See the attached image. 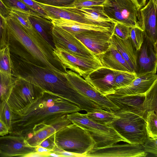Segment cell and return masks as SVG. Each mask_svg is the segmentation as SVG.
Returning <instances> with one entry per match:
<instances>
[{
	"mask_svg": "<svg viewBox=\"0 0 157 157\" xmlns=\"http://www.w3.org/2000/svg\"><path fill=\"white\" fill-rule=\"evenodd\" d=\"M9 133V129L0 118V136H3Z\"/></svg>",
	"mask_w": 157,
	"mask_h": 157,
	"instance_id": "obj_44",
	"label": "cell"
},
{
	"mask_svg": "<svg viewBox=\"0 0 157 157\" xmlns=\"http://www.w3.org/2000/svg\"><path fill=\"white\" fill-rule=\"evenodd\" d=\"M48 157L52 156V157H61V156L57 153H56L51 152H50L48 154Z\"/></svg>",
	"mask_w": 157,
	"mask_h": 157,
	"instance_id": "obj_49",
	"label": "cell"
},
{
	"mask_svg": "<svg viewBox=\"0 0 157 157\" xmlns=\"http://www.w3.org/2000/svg\"><path fill=\"white\" fill-rule=\"evenodd\" d=\"M102 5L105 13L114 22L131 28L138 27V10L131 0H105Z\"/></svg>",
	"mask_w": 157,
	"mask_h": 157,
	"instance_id": "obj_9",
	"label": "cell"
},
{
	"mask_svg": "<svg viewBox=\"0 0 157 157\" xmlns=\"http://www.w3.org/2000/svg\"><path fill=\"white\" fill-rule=\"evenodd\" d=\"M105 0H75L69 7L80 8L102 5Z\"/></svg>",
	"mask_w": 157,
	"mask_h": 157,
	"instance_id": "obj_37",
	"label": "cell"
},
{
	"mask_svg": "<svg viewBox=\"0 0 157 157\" xmlns=\"http://www.w3.org/2000/svg\"><path fill=\"white\" fill-rule=\"evenodd\" d=\"M72 8L84 18L94 24L114 29L115 22L106 15L102 5Z\"/></svg>",
	"mask_w": 157,
	"mask_h": 157,
	"instance_id": "obj_25",
	"label": "cell"
},
{
	"mask_svg": "<svg viewBox=\"0 0 157 157\" xmlns=\"http://www.w3.org/2000/svg\"><path fill=\"white\" fill-rule=\"evenodd\" d=\"M52 152L58 154L61 157H80L78 155L67 151L59 150Z\"/></svg>",
	"mask_w": 157,
	"mask_h": 157,
	"instance_id": "obj_45",
	"label": "cell"
},
{
	"mask_svg": "<svg viewBox=\"0 0 157 157\" xmlns=\"http://www.w3.org/2000/svg\"><path fill=\"white\" fill-rule=\"evenodd\" d=\"M12 74L17 78L29 81L46 92L66 99L87 113L103 109L97 103L72 87L65 73L56 72L48 68L35 64L15 56L12 59Z\"/></svg>",
	"mask_w": 157,
	"mask_h": 157,
	"instance_id": "obj_1",
	"label": "cell"
},
{
	"mask_svg": "<svg viewBox=\"0 0 157 157\" xmlns=\"http://www.w3.org/2000/svg\"><path fill=\"white\" fill-rule=\"evenodd\" d=\"M17 79V78L12 74L0 71V117Z\"/></svg>",
	"mask_w": 157,
	"mask_h": 157,
	"instance_id": "obj_27",
	"label": "cell"
},
{
	"mask_svg": "<svg viewBox=\"0 0 157 157\" xmlns=\"http://www.w3.org/2000/svg\"><path fill=\"white\" fill-rule=\"evenodd\" d=\"M39 146L53 151L56 147L54 142V134L51 135L43 140Z\"/></svg>",
	"mask_w": 157,
	"mask_h": 157,
	"instance_id": "obj_42",
	"label": "cell"
},
{
	"mask_svg": "<svg viewBox=\"0 0 157 157\" xmlns=\"http://www.w3.org/2000/svg\"><path fill=\"white\" fill-rule=\"evenodd\" d=\"M157 0H149L147 4L138 10L137 23L145 36L154 43H157L156 15Z\"/></svg>",
	"mask_w": 157,
	"mask_h": 157,
	"instance_id": "obj_15",
	"label": "cell"
},
{
	"mask_svg": "<svg viewBox=\"0 0 157 157\" xmlns=\"http://www.w3.org/2000/svg\"><path fill=\"white\" fill-rule=\"evenodd\" d=\"M51 21L54 26L65 29L73 35L91 30L109 31L113 33V29L95 24H87L63 18L52 19Z\"/></svg>",
	"mask_w": 157,
	"mask_h": 157,
	"instance_id": "obj_23",
	"label": "cell"
},
{
	"mask_svg": "<svg viewBox=\"0 0 157 157\" xmlns=\"http://www.w3.org/2000/svg\"><path fill=\"white\" fill-rule=\"evenodd\" d=\"M7 27L6 44L10 52L26 61L56 72H61L63 65L55 55L40 47L24 30L16 17L11 14L5 19Z\"/></svg>",
	"mask_w": 157,
	"mask_h": 157,
	"instance_id": "obj_3",
	"label": "cell"
},
{
	"mask_svg": "<svg viewBox=\"0 0 157 157\" xmlns=\"http://www.w3.org/2000/svg\"><path fill=\"white\" fill-rule=\"evenodd\" d=\"M42 92L39 87L30 82L17 78L7 103L13 113L21 114Z\"/></svg>",
	"mask_w": 157,
	"mask_h": 157,
	"instance_id": "obj_7",
	"label": "cell"
},
{
	"mask_svg": "<svg viewBox=\"0 0 157 157\" xmlns=\"http://www.w3.org/2000/svg\"><path fill=\"white\" fill-rule=\"evenodd\" d=\"M0 71L8 74H12L10 52L7 45L0 48Z\"/></svg>",
	"mask_w": 157,
	"mask_h": 157,
	"instance_id": "obj_31",
	"label": "cell"
},
{
	"mask_svg": "<svg viewBox=\"0 0 157 157\" xmlns=\"http://www.w3.org/2000/svg\"><path fill=\"white\" fill-rule=\"evenodd\" d=\"M146 129L148 137L157 138V117L153 111H148L146 116Z\"/></svg>",
	"mask_w": 157,
	"mask_h": 157,
	"instance_id": "obj_32",
	"label": "cell"
},
{
	"mask_svg": "<svg viewBox=\"0 0 157 157\" xmlns=\"http://www.w3.org/2000/svg\"><path fill=\"white\" fill-rule=\"evenodd\" d=\"M66 117L72 123L82 127L89 132L95 142L94 147H106L121 141L128 143L110 124L97 123L88 117L86 114L79 112L68 114Z\"/></svg>",
	"mask_w": 157,
	"mask_h": 157,
	"instance_id": "obj_6",
	"label": "cell"
},
{
	"mask_svg": "<svg viewBox=\"0 0 157 157\" xmlns=\"http://www.w3.org/2000/svg\"><path fill=\"white\" fill-rule=\"evenodd\" d=\"M110 42L115 47L133 72L136 74L137 51L130 37L123 40L112 34Z\"/></svg>",
	"mask_w": 157,
	"mask_h": 157,
	"instance_id": "obj_22",
	"label": "cell"
},
{
	"mask_svg": "<svg viewBox=\"0 0 157 157\" xmlns=\"http://www.w3.org/2000/svg\"><path fill=\"white\" fill-rule=\"evenodd\" d=\"M145 94L123 95L113 94L105 96L120 109L139 114L146 118L143 107Z\"/></svg>",
	"mask_w": 157,
	"mask_h": 157,
	"instance_id": "obj_18",
	"label": "cell"
},
{
	"mask_svg": "<svg viewBox=\"0 0 157 157\" xmlns=\"http://www.w3.org/2000/svg\"><path fill=\"white\" fill-rule=\"evenodd\" d=\"M112 33L109 31L91 30L73 35L95 56L109 48Z\"/></svg>",
	"mask_w": 157,
	"mask_h": 157,
	"instance_id": "obj_13",
	"label": "cell"
},
{
	"mask_svg": "<svg viewBox=\"0 0 157 157\" xmlns=\"http://www.w3.org/2000/svg\"><path fill=\"white\" fill-rule=\"evenodd\" d=\"M95 56L104 67L134 73L115 47L111 44L107 51Z\"/></svg>",
	"mask_w": 157,
	"mask_h": 157,
	"instance_id": "obj_21",
	"label": "cell"
},
{
	"mask_svg": "<svg viewBox=\"0 0 157 157\" xmlns=\"http://www.w3.org/2000/svg\"><path fill=\"white\" fill-rule=\"evenodd\" d=\"M131 0L135 6L138 11L145 6L147 1V0Z\"/></svg>",
	"mask_w": 157,
	"mask_h": 157,
	"instance_id": "obj_46",
	"label": "cell"
},
{
	"mask_svg": "<svg viewBox=\"0 0 157 157\" xmlns=\"http://www.w3.org/2000/svg\"><path fill=\"white\" fill-rule=\"evenodd\" d=\"M65 76L69 84L78 92L94 101L103 109L111 112L119 109L105 96L101 95L83 77L70 70H67Z\"/></svg>",
	"mask_w": 157,
	"mask_h": 157,
	"instance_id": "obj_10",
	"label": "cell"
},
{
	"mask_svg": "<svg viewBox=\"0 0 157 157\" xmlns=\"http://www.w3.org/2000/svg\"><path fill=\"white\" fill-rule=\"evenodd\" d=\"M119 117L110 124L129 144L143 145L148 137L145 117L130 111L119 109L113 112Z\"/></svg>",
	"mask_w": 157,
	"mask_h": 157,
	"instance_id": "obj_5",
	"label": "cell"
},
{
	"mask_svg": "<svg viewBox=\"0 0 157 157\" xmlns=\"http://www.w3.org/2000/svg\"><path fill=\"white\" fill-rule=\"evenodd\" d=\"M137 75L153 72L156 73L157 43H154L144 36L143 43L137 56Z\"/></svg>",
	"mask_w": 157,
	"mask_h": 157,
	"instance_id": "obj_16",
	"label": "cell"
},
{
	"mask_svg": "<svg viewBox=\"0 0 157 157\" xmlns=\"http://www.w3.org/2000/svg\"><path fill=\"white\" fill-rule=\"evenodd\" d=\"M52 37L55 48H61L78 55L95 56L74 35L60 28L54 26L52 32Z\"/></svg>",
	"mask_w": 157,
	"mask_h": 157,
	"instance_id": "obj_12",
	"label": "cell"
},
{
	"mask_svg": "<svg viewBox=\"0 0 157 157\" xmlns=\"http://www.w3.org/2000/svg\"><path fill=\"white\" fill-rule=\"evenodd\" d=\"M31 9L39 15L40 16L49 20L47 14L36 2L33 0H21Z\"/></svg>",
	"mask_w": 157,
	"mask_h": 157,
	"instance_id": "obj_39",
	"label": "cell"
},
{
	"mask_svg": "<svg viewBox=\"0 0 157 157\" xmlns=\"http://www.w3.org/2000/svg\"><path fill=\"white\" fill-rule=\"evenodd\" d=\"M54 142L57 150L71 152L80 157H85L95 145L87 130L73 123L54 133Z\"/></svg>",
	"mask_w": 157,
	"mask_h": 157,
	"instance_id": "obj_4",
	"label": "cell"
},
{
	"mask_svg": "<svg viewBox=\"0 0 157 157\" xmlns=\"http://www.w3.org/2000/svg\"><path fill=\"white\" fill-rule=\"evenodd\" d=\"M71 123V121L66 117L56 120L28 135L25 137V140L29 145L36 147L48 136Z\"/></svg>",
	"mask_w": 157,
	"mask_h": 157,
	"instance_id": "obj_20",
	"label": "cell"
},
{
	"mask_svg": "<svg viewBox=\"0 0 157 157\" xmlns=\"http://www.w3.org/2000/svg\"><path fill=\"white\" fill-rule=\"evenodd\" d=\"M137 75L136 78L129 85L117 90L114 94L123 95L145 94L157 81L155 73L150 72Z\"/></svg>",
	"mask_w": 157,
	"mask_h": 157,
	"instance_id": "obj_19",
	"label": "cell"
},
{
	"mask_svg": "<svg viewBox=\"0 0 157 157\" xmlns=\"http://www.w3.org/2000/svg\"><path fill=\"white\" fill-rule=\"evenodd\" d=\"M28 18L38 33L48 43L54 48L52 46V30L54 25L52 21L40 16L30 14Z\"/></svg>",
	"mask_w": 157,
	"mask_h": 157,
	"instance_id": "obj_26",
	"label": "cell"
},
{
	"mask_svg": "<svg viewBox=\"0 0 157 157\" xmlns=\"http://www.w3.org/2000/svg\"><path fill=\"white\" fill-rule=\"evenodd\" d=\"M35 151H36L39 153L47 154L48 156V154L52 151L50 150L40 146H38L36 147Z\"/></svg>",
	"mask_w": 157,
	"mask_h": 157,
	"instance_id": "obj_47",
	"label": "cell"
},
{
	"mask_svg": "<svg viewBox=\"0 0 157 157\" xmlns=\"http://www.w3.org/2000/svg\"><path fill=\"white\" fill-rule=\"evenodd\" d=\"M131 28L123 24L115 22L112 34L123 40L130 37Z\"/></svg>",
	"mask_w": 157,
	"mask_h": 157,
	"instance_id": "obj_35",
	"label": "cell"
},
{
	"mask_svg": "<svg viewBox=\"0 0 157 157\" xmlns=\"http://www.w3.org/2000/svg\"><path fill=\"white\" fill-rule=\"evenodd\" d=\"M0 118L7 127L10 132L12 129V111L7 103L3 108Z\"/></svg>",
	"mask_w": 157,
	"mask_h": 157,
	"instance_id": "obj_36",
	"label": "cell"
},
{
	"mask_svg": "<svg viewBox=\"0 0 157 157\" xmlns=\"http://www.w3.org/2000/svg\"><path fill=\"white\" fill-rule=\"evenodd\" d=\"M81 111L77 105L59 96L43 92L21 114L12 112L10 135L23 136L67 115Z\"/></svg>",
	"mask_w": 157,
	"mask_h": 157,
	"instance_id": "obj_2",
	"label": "cell"
},
{
	"mask_svg": "<svg viewBox=\"0 0 157 157\" xmlns=\"http://www.w3.org/2000/svg\"><path fill=\"white\" fill-rule=\"evenodd\" d=\"M11 10L7 8L2 0H0V14L5 19L11 15Z\"/></svg>",
	"mask_w": 157,
	"mask_h": 157,
	"instance_id": "obj_43",
	"label": "cell"
},
{
	"mask_svg": "<svg viewBox=\"0 0 157 157\" xmlns=\"http://www.w3.org/2000/svg\"><path fill=\"white\" fill-rule=\"evenodd\" d=\"M115 74L116 70L102 67L92 72L85 79L101 95L105 96L114 93Z\"/></svg>",
	"mask_w": 157,
	"mask_h": 157,
	"instance_id": "obj_17",
	"label": "cell"
},
{
	"mask_svg": "<svg viewBox=\"0 0 157 157\" xmlns=\"http://www.w3.org/2000/svg\"><path fill=\"white\" fill-rule=\"evenodd\" d=\"M137 76L135 73L116 70L114 89L115 91L131 83Z\"/></svg>",
	"mask_w": 157,
	"mask_h": 157,
	"instance_id": "obj_30",
	"label": "cell"
},
{
	"mask_svg": "<svg viewBox=\"0 0 157 157\" xmlns=\"http://www.w3.org/2000/svg\"><path fill=\"white\" fill-rule=\"evenodd\" d=\"M37 3L46 13L50 20L52 19L63 18L87 24H95L84 18L71 8L56 7Z\"/></svg>",
	"mask_w": 157,
	"mask_h": 157,
	"instance_id": "obj_24",
	"label": "cell"
},
{
	"mask_svg": "<svg viewBox=\"0 0 157 157\" xmlns=\"http://www.w3.org/2000/svg\"><path fill=\"white\" fill-rule=\"evenodd\" d=\"M7 27L5 19L0 14V48L6 44Z\"/></svg>",
	"mask_w": 157,
	"mask_h": 157,
	"instance_id": "obj_41",
	"label": "cell"
},
{
	"mask_svg": "<svg viewBox=\"0 0 157 157\" xmlns=\"http://www.w3.org/2000/svg\"><path fill=\"white\" fill-rule=\"evenodd\" d=\"M147 153L142 145L127 143L112 144L102 147H94L86 155L89 157H145Z\"/></svg>",
	"mask_w": 157,
	"mask_h": 157,
	"instance_id": "obj_11",
	"label": "cell"
},
{
	"mask_svg": "<svg viewBox=\"0 0 157 157\" xmlns=\"http://www.w3.org/2000/svg\"><path fill=\"white\" fill-rule=\"evenodd\" d=\"M142 145L146 152L150 153L157 156V138L153 139L148 137Z\"/></svg>",
	"mask_w": 157,
	"mask_h": 157,
	"instance_id": "obj_40",
	"label": "cell"
},
{
	"mask_svg": "<svg viewBox=\"0 0 157 157\" xmlns=\"http://www.w3.org/2000/svg\"><path fill=\"white\" fill-rule=\"evenodd\" d=\"M53 52L66 69H70L84 79L95 70L103 67L95 56L78 55L55 48Z\"/></svg>",
	"mask_w": 157,
	"mask_h": 157,
	"instance_id": "obj_8",
	"label": "cell"
},
{
	"mask_svg": "<svg viewBox=\"0 0 157 157\" xmlns=\"http://www.w3.org/2000/svg\"><path fill=\"white\" fill-rule=\"evenodd\" d=\"M48 157L47 154L39 153L36 151L29 153L25 155L24 157Z\"/></svg>",
	"mask_w": 157,
	"mask_h": 157,
	"instance_id": "obj_48",
	"label": "cell"
},
{
	"mask_svg": "<svg viewBox=\"0 0 157 157\" xmlns=\"http://www.w3.org/2000/svg\"><path fill=\"white\" fill-rule=\"evenodd\" d=\"M86 114L88 117L94 121L103 124H110L119 117L113 112L104 109L99 111L88 113Z\"/></svg>",
	"mask_w": 157,
	"mask_h": 157,
	"instance_id": "obj_29",
	"label": "cell"
},
{
	"mask_svg": "<svg viewBox=\"0 0 157 157\" xmlns=\"http://www.w3.org/2000/svg\"><path fill=\"white\" fill-rule=\"evenodd\" d=\"M146 116L148 111H153L157 113V81L145 93L143 103Z\"/></svg>",
	"mask_w": 157,
	"mask_h": 157,
	"instance_id": "obj_28",
	"label": "cell"
},
{
	"mask_svg": "<svg viewBox=\"0 0 157 157\" xmlns=\"http://www.w3.org/2000/svg\"><path fill=\"white\" fill-rule=\"evenodd\" d=\"M2 0L6 6L11 11L17 10L27 13L30 15L39 16L21 0Z\"/></svg>",
	"mask_w": 157,
	"mask_h": 157,
	"instance_id": "obj_33",
	"label": "cell"
},
{
	"mask_svg": "<svg viewBox=\"0 0 157 157\" xmlns=\"http://www.w3.org/2000/svg\"><path fill=\"white\" fill-rule=\"evenodd\" d=\"M45 5L61 7H69L75 0H33Z\"/></svg>",
	"mask_w": 157,
	"mask_h": 157,
	"instance_id": "obj_38",
	"label": "cell"
},
{
	"mask_svg": "<svg viewBox=\"0 0 157 157\" xmlns=\"http://www.w3.org/2000/svg\"><path fill=\"white\" fill-rule=\"evenodd\" d=\"M144 36V31L139 27L131 28L130 38L137 51L140 48Z\"/></svg>",
	"mask_w": 157,
	"mask_h": 157,
	"instance_id": "obj_34",
	"label": "cell"
},
{
	"mask_svg": "<svg viewBox=\"0 0 157 157\" xmlns=\"http://www.w3.org/2000/svg\"><path fill=\"white\" fill-rule=\"evenodd\" d=\"M36 147L27 143L22 136L10 135L0 136V156L24 157L26 155L36 151Z\"/></svg>",
	"mask_w": 157,
	"mask_h": 157,
	"instance_id": "obj_14",
	"label": "cell"
}]
</instances>
